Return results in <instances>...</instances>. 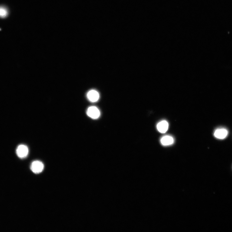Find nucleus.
Masks as SVG:
<instances>
[{
  "mask_svg": "<svg viewBox=\"0 0 232 232\" xmlns=\"http://www.w3.org/2000/svg\"><path fill=\"white\" fill-rule=\"evenodd\" d=\"M44 168V165L42 162L38 160L32 162L30 167L32 172L36 174H39L42 172Z\"/></svg>",
  "mask_w": 232,
  "mask_h": 232,
  "instance_id": "1",
  "label": "nucleus"
},
{
  "mask_svg": "<svg viewBox=\"0 0 232 232\" xmlns=\"http://www.w3.org/2000/svg\"><path fill=\"white\" fill-rule=\"evenodd\" d=\"M28 148L26 145H21L18 146L16 149V154L18 156L21 158H24L28 155Z\"/></svg>",
  "mask_w": 232,
  "mask_h": 232,
  "instance_id": "2",
  "label": "nucleus"
},
{
  "mask_svg": "<svg viewBox=\"0 0 232 232\" xmlns=\"http://www.w3.org/2000/svg\"><path fill=\"white\" fill-rule=\"evenodd\" d=\"M86 114L89 117L93 119L99 118L100 115V111L95 106H92L88 108Z\"/></svg>",
  "mask_w": 232,
  "mask_h": 232,
  "instance_id": "3",
  "label": "nucleus"
},
{
  "mask_svg": "<svg viewBox=\"0 0 232 232\" xmlns=\"http://www.w3.org/2000/svg\"><path fill=\"white\" fill-rule=\"evenodd\" d=\"M228 130L224 128H220L217 129L214 133V135L215 137L219 139H225L228 135Z\"/></svg>",
  "mask_w": 232,
  "mask_h": 232,
  "instance_id": "4",
  "label": "nucleus"
},
{
  "mask_svg": "<svg viewBox=\"0 0 232 232\" xmlns=\"http://www.w3.org/2000/svg\"><path fill=\"white\" fill-rule=\"evenodd\" d=\"M87 98L92 102H96L99 99L100 95L99 92L95 90H92L87 92Z\"/></svg>",
  "mask_w": 232,
  "mask_h": 232,
  "instance_id": "5",
  "label": "nucleus"
},
{
  "mask_svg": "<svg viewBox=\"0 0 232 232\" xmlns=\"http://www.w3.org/2000/svg\"><path fill=\"white\" fill-rule=\"evenodd\" d=\"M169 124L166 121L163 120L158 124L157 126L158 130L161 133H165L168 130Z\"/></svg>",
  "mask_w": 232,
  "mask_h": 232,
  "instance_id": "6",
  "label": "nucleus"
},
{
  "mask_svg": "<svg viewBox=\"0 0 232 232\" xmlns=\"http://www.w3.org/2000/svg\"><path fill=\"white\" fill-rule=\"evenodd\" d=\"M161 142L162 145L168 146L173 144L174 140L172 137L169 136H166L161 138Z\"/></svg>",
  "mask_w": 232,
  "mask_h": 232,
  "instance_id": "7",
  "label": "nucleus"
},
{
  "mask_svg": "<svg viewBox=\"0 0 232 232\" xmlns=\"http://www.w3.org/2000/svg\"><path fill=\"white\" fill-rule=\"evenodd\" d=\"M8 14L7 9L3 6H0V17L5 18L6 17Z\"/></svg>",
  "mask_w": 232,
  "mask_h": 232,
  "instance_id": "8",
  "label": "nucleus"
}]
</instances>
